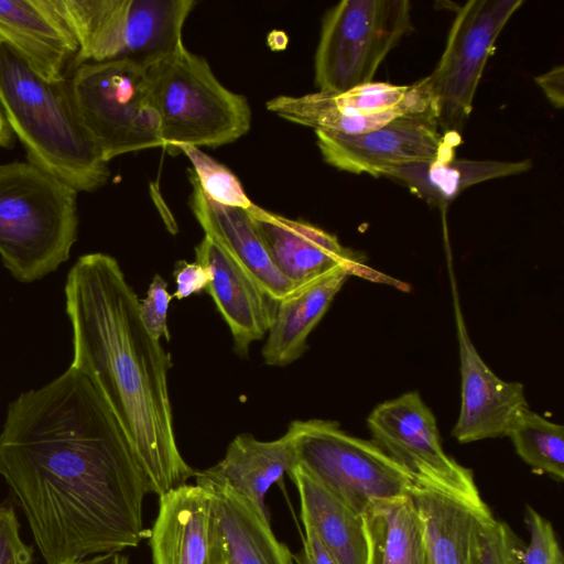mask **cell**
Here are the masks:
<instances>
[{
	"instance_id": "6da1fadb",
	"label": "cell",
	"mask_w": 564,
	"mask_h": 564,
	"mask_svg": "<svg viewBox=\"0 0 564 564\" xmlns=\"http://www.w3.org/2000/svg\"><path fill=\"white\" fill-rule=\"evenodd\" d=\"M0 476L46 564L122 552L149 535L145 474L101 394L72 365L9 403Z\"/></svg>"
},
{
	"instance_id": "7a4b0ae2",
	"label": "cell",
	"mask_w": 564,
	"mask_h": 564,
	"mask_svg": "<svg viewBox=\"0 0 564 564\" xmlns=\"http://www.w3.org/2000/svg\"><path fill=\"white\" fill-rule=\"evenodd\" d=\"M65 308L72 366L101 394L158 497L187 484L195 470L177 447L167 389L170 354L144 327L140 300L118 261L93 252L67 273Z\"/></svg>"
},
{
	"instance_id": "3957f363",
	"label": "cell",
	"mask_w": 564,
	"mask_h": 564,
	"mask_svg": "<svg viewBox=\"0 0 564 564\" xmlns=\"http://www.w3.org/2000/svg\"><path fill=\"white\" fill-rule=\"evenodd\" d=\"M0 105L29 162L77 192H94L107 183L108 162L83 127L67 80H45L2 42Z\"/></svg>"
},
{
	"instance_id": "277c9868",
	"label": "cell",
	"mask_w": 564,
	"mask_h": 564,
	"mask_svg": "<svg viewBox=\"0 0 564 564\" xmlns=\"http://www.w3.org/2000/svg\"><path fill=\"white\" fill-rule=\"evenodd\" d=\"M77 191L31 162L0 164V257L18 281L34 282L69 258Z\"/></svg>"
},
{
	"instance_id": "5b68a950",
	"label": "cell",
	"mask_w": 564,
	"mask_h": 564,
	"mask_svg": "<svg viewBox=\"0 0 564 564\" xmlns=\"http://www.w3.org/2000/svg\"><path fill=\"white\" fill-rule=\"evenodd\" d=\"M160 118L162 147H220L251 127L247 98L226 88L208 62L182 43L174 52L144 65Z\"/></svg>"
},
{
	"instance_id": "8992f818",
	"label": "cell",
	"mask_w": 564,
	"mask_h": 564,
	"mask_svg": "<svg viewBox=\"0 0 564 564\" xmlns=\"http://www.w3.org/2000/svg\"><path fill=\"white\" fill-rule=\"evenodd\" d=\"M67 83L79 120L106 162L162 147L144 65L129 58L84 63Z\"/></svg>"
},
{
	"instance_id": "52a82bcc",
	"label": "cell",
	"mask_w": 564,
	"mask_h": 564,
	"mask_svg": "<svg viewBox=\"0 0 564 564\" xmlns=\"http://www.w3.org/2000/svg\"><path fill=\"white\" fill-rule=\"evenodd\" d=\"M296 465L362 514L376 501L410 495L413 476L373 441L343 431L337 422L293 421Z\"/></svg>"
},
{
	"instance_id": "ba28073f",
	"label": "cell",
	"mask_w": 564,
	"mask_h": 564,
	"mask_svg": "<svg viewBox=\"0 0 564 564\" xmlns=\"http://www.w3.org/2000/svg\"><path fill=\"white\" fill-rule=\"evenodd\" d=\"M413 31L408 0H343L324 15L314 58L318 91L344 93L372 82Z\"/></svg>"
},
{
	"instance_id": "9c48e42d",
	"label": "cell",
	"mask_w": 564,
	"mask_h": 564,
	"mask_svg": "<svg viewBox=\"0 0 564 564\" xmlns=\"http://www.w3.org/2000/svg\"><path fill=\"white\" fill-rule=\"evenodd\" d=\"M522 4L523 0H470L457 10L436 67L422 78L444 134L463 131L496 40Z\"/></svg>"
},
{
	"instance_id": "30bf717a",
	"label": "cell",
	"mask_w": 564,
	"mask_h": 564,
	"mask_svg": "<svg viewBox=\"0 0 564 564\" xmlns=\"http://www.w3.org/2000/svg\"><path fill=\"white\" fill-rule=\"evenodd\" d=\"M372 441L417 482L434 486L475 506H485L474 475L448 456L436 420L416 391L378 404L367 419Z\"/></svg>"
},
{
	"instance_id": "8fae6325",
	"label": "cell",
	"mask_w": 564,
	"mask_h": 564,
	"mask_svg": "<svg viewBox=\"0 0 564 564\" xmlns=\"http://www.w3.org/2000/svg\"><path fill=\"white\" fill-rule=\"evenodd\" d=\"M267 109L315 132L346 135L375 130L402 115L432 112L421 79L406 86L371 82L344 93L276 96Z\"/></svg>"
},
{
	"instance_id": "7c38bea8",
	"label": "cell",
	"mask_w": 564,
	"mask_h": 564,
	"mask_svg": "<svg viewBox=\"0 0 564 564\" xmlns=\"http://www.w3.org/2000/svg\"><path fill=\"white\" fill-rule=\"evenodd\" d=\"M325 162L349 173L380 177L390 166L452 156L453 140L444 134L432 112L408 113L359 134L316 131Z\"/></svg>"
},
{
	"instance_id": "4fadbf2b",
	"label": "cell",
	"mask_w": 564,
	"mask_h": 564,
	"mask_svg": "<svg viewBox=\"0 0 564 564\" xmlns=\"http://www.w3.org/2000/svg\"><path fill=\"white\" fill-rule=\"evenodd\" d=\"M153 564H226V541L210 491L185 484L159 497L156 519L149 531Z\"/></svg>"
},
{
	"instance_id": "5bb4252c",
	"label": "cell",
	"mask_w": 564,
	"mask_h": 564,
	"mask_svg": "<svg viewBox=\"0 0 564 564\" xmlns=\"http://www.w3.org/2000/svg\"><path fill=\"white\" fill-rule=\"evenodd\" d=\"M248 213L272 262L296 286L340 267L370 280L399 284L360 263L336 236L312 224L274 214L256 204Z\"/></svg>"
},
{
	"instance_id": "9a60e30c",
	"label": "cell",
	"mask_w": 564,
	"mask_h": 564,
	"mask_svg": "<svg viewBox=\"0 0 564 564\" xmlns=\"http://www.w3.org/2000/svg\"><path fill=\"white\" fill-rule=\"evenodd\" d=\"M454 308L462 405L452 434L459 443L507 436L518 414L528 408L523 386L501 380L484 362L471 343L455 291Z\"/></svg>"
},
{
	"instance_id": "2e32d148",
	"label": "cell",
	"mask_w": 564,
	"mask_h": 564,
	"mask_svg": "<svg viewBox=\"0 0 564 564\" xmlns=\"http://www.w3.org/2000/svg\"><path fill=\"white\" fill-rule=\"evenodd\" d=\"M196 262L209 271L210 281L205 290L228 324L236 351L246 357L250 344L269 330L276 301L207 235L196 247Z\"/></svg>"
},
{
	"instance_id": "e0dca14e",
	"label": "cell",
	"mask_w": 564,
	"mask_h": 564,
	"mask_svg": "<svg viewBox=\"0 0 564 564\" xmlns=\"http://www.w3.org/2000/svg\"><path fill=\"white\" fill-rule=\"evenodd\" d=\"M0 42L51 83L66 79L78 53L76 37L54 0H0Z\"/></svg>"
},
{
	"instance_id": "ac0fdd59",
	"label": "cell",
	"mask_w": 564,
	"mask_h": 564,
	"mask_svg": "<svg viewBox=\"0 0 564 564\" xmlns=\"http://www.w3.org/2000/svg\"><path fill=\"white\" fill-rule=\"evenodd\" d=\"M189 206L205 235L212 237L236 259L274 301L285 297L297 286L272 262L248 209L220 205L202 191L194 172Z\"/></svg>"
},
{
	"instance_id": "d6986e66",
	"label": "cell",
	"mask_w": 564,
	"mask_h": 564,
	"mask_svg": "<svg viewBox=\"0 0 564 564\" xmlns=\"http://www.w3.org/2000/svg\"><path fill=\"white\" fill-rule=\"evenodd\" d=\"M295 466L294 440L288 429L283 436L270 442L258 441L248 434L238 435L218 464L197 474L227 484L269 517L264 502L267 494Z\"/></svg>"
},
{
	"instance_id": "ffe728a7",
	"label": "cell",
	"mask_w": 564,
	"mask_h": 564,
	"mask_svg": "<svg viewBox=\"0 0 564 564\" xmlns=\"http://www.w3.org/2000/svg\"><path fill=\"white\" fill-rule=\"evenodd\" d=\"M350 274L357 272L346 267L334 269L276 301L269 337L262 349L267 365L286 366L304 352L307 336Z\"/></svg>"
},
{
	"instance_id": "44dd1931",
	"label": "cell",
	"mask_w": 564,
	"mask_h": 564,
	"mask_svg": "<svg viewBox=\"0 0 564 564\" xmlns=\"http://www.w3.org/2000/svg\"><path fill=\"white\" fill-rule=\"evenodd\" d=\"M194 477L196 484L210 491L230 564H293V554L274 535L270 517L227 484L202 477L197 471Z\"/></svg>"
},
{
	"instance_id": "7402d4cb",
	"label": "cell",
	"mask_w": 564,
	"mask_h": 564,
	"mask_svg": "<svg viewBox=\"0 0 564 564\" xmlns=\"http://www.w3.org/2000/svg\"><path fill=\"white\" fill-rule=\"evenodd\" d=\"M532 169L530 159L520 161L469 160L444 156L384 169L380 176L406 186L429 205H449L465 189L485 181L518 175Z\"/></svg>"
},
{
	"instance_id": "603a6c76",
	"label": "cell",
	"mask_w": 564,
	"mask_h": 564,
	"mask_svg": "<svg viewBox=\"0 0 564 564\" xmlns=\"http://www.w3.org/2000/svg\"><path fill=\"white\" fill-rule=\"evenodd\" d=\"M300 497L301 519L338 564H366L367 541L361 514L296 465L290 473Z\"/></svg>"
},
{
	"instance_id": "cb8c5ba5",
	"label": "cell",
	"mask_w": 564,
	"mask_h": 564,
	"mask_svg": "<svg viewBox=\"0 0 564 564\" xmlns=\"http://www.w3.org/2000/svg\"><path fill=\"white\" fill-rule=\"evenodd\" d=\"M421 518L431 564H470V545L482 514L490 511L434 486L415 481L410 490Z\"/></svg>"
},
{
	"instance_id": "d4e9b609",
	"label": "cell",
	"mask_w": 564,
	"mask_h": 564,
	"mask_svg": "<svg viewBox=\"0 0 564 564\" xmlns=\"http://www.w3.org/2000/svg\"><path fill=\"white\" fill-rule=\"evenodd\" d=\"M361 517L366 564H431L423 524L410 495L376 501Z\"/></svg>"
},
{
	"instance_id": "484cf974",
	"label": "cell",
	"mask_w": 564,
	"mask_h": 564,
	"mask_svg": "<svg viewBox=\"0 0 564 564\" xmlns=\"http://www.w3.org/2000/svg\"><path fill=\"white\" fill-rule=\"evenodd\" d=\"M193 0H128L121 58L142 65L174 52Z\"/></svg>"
},
{
	"instance_id": "4316f807",
	"label": "cell",
	"mask_w": 564,
	"mask_h": 564,
	"mask_svg": "<svg viewBox=\"0 0 564 564\" xmlns=\"http://www.w3.org/2000/svg\"><path fill=\"white\" fill-rule=\"evenodd\" d=\"M517 454L536 473L564 479V427L524 408L508 435Z\"/></svg>"
},
{
	"instance_id": "83f0119b",
	"label": "cell",
	"mask_w": 564,
	"mask_h": 564,
	"mask_svg": "<svg viewBox=\"0 0 564 564\" xmlns=\"http://www.w3.org/2000/svg\"><path fill=\"white\" fill-rule=\"evenodd\" d=\"M192 162L193 172L203 193L213 202L248 209L253 204L237 176L225 165L196 147L180 149Z\"/></svg>"
},
{
	"instance_id": "f1b7e54d",
	"label": "cell",
	"mask_w": 564,
	"mask_h": 564,
	"mask_svg": "<svg viewBox=\"0 0 564 564\" xmlns=\"http://www.w3.org/2000/svg\"><path fill=\"white\" fill-rule=\"evenodd\" d=\"M523 544L503 521L491 511L482 514L470 545V564H522Z\"/></svg>"
},
{
	"instance_id": "f546056e",
	"label": "cell",
	"mask_w": 564,
	"mask_h": 564,
	"mask_svg": "<svg viewBox=\"0 0 564 564\" xmlns=\"http://www.w3.org/2000/svg\"><path fill=\"white\" fill-rule=\"evenodd\" d=\"M524 522L530 541L523 547L522 564H564L552 523L531 506L525 507Z\"/></svg>"
},
{
	"instance_id": "4dcf8cb0",
	"label": "cell",
	"mask_w": 564,
	"mask_h": 564,
	"mask_svg": "<svg viewBox=\"0 0 564 564\" xmlns=\"http://www.w3.org/2000/svg\"><path fill=\"white\" fill-rule=\"evenodd\" d=\"M166 286L167 283L159 274H155L149 285L147 296L139 303L142 323L149 334L158 340L161 337L170 340L166 315L173 295L167 292Z\"/></svg>"
},
{
	"instance_id": "1f68e13d",
	"label": "cell",
	"mask_w": 564,
	"mask_h": 564,
	"mask_svg": "<svg viewBox=\"0 0 564 564\" xmlns=\"http://www.w3.org/2000/svg\"><path fill=\"white\" fill-rule=\"evenodd\" d=\"M20 522L12 506H0V564H31L33 547L20 534Z\"/></svg>"
},
{
	"instance_id": "d6a6232c",
	"label": "cell",
	"mask_w": 564,
	"mask_h": 564,
	"mask_svg": "<svg viewBox=\"0 0 564 564\" xmlns=\"http://www.w3.org/2000/svg\"><path fill=\"white\" fill-rule=\"evenodd\" d=\"M174 276L176 291L173 296L181 300L206 289L210 281L209 271L198 262L180 261Z\"/></svg>"
},
{
	"instance_id": "836d02e7",
	"label": "cell",
	"mask_w": 564,
	"mask_h": 564,
	"mask_svg": "<svg viewBox=\"0 0 564 564\" xmlns=\"http://www.w3.org/2000/svg\"><path fill=\"white\" fill-rule=\"evenodd\" d=\"M296 564H338L329 554L316 534L305 529V538L301 551L293 556Z\"/></svg>"
},
{
	"instance_id": "e575fe53",
	"label": "cell",
	"mask_w": 564,
	"mask_h": 564,
	"mask_svg": "<svg viewBox=\"0 0 564 564\" xmlns=\"http://www.w3.org/2000/svg\"><path fill=\"white\" fill-rule=\"evenodd\" d=\"M535 83L544 93L553 107L561 109L564 106V67L558 65L549 72L535 77Z\"/></svg>"
},
{
	"instance_id": "d590c367",
	"label": "cell",
	"mask_w": 564,
	"mask_h": 564,
	"mask_svg": "<svg viewBox=\"0 0 564 564\" xmlns=\"http://www.w3.org/2000/svg\"><path fill=\"white\" fill-rule=\"evenodd\" d=\"M69 564H129V557L122 552L97 554Z\"/></svg>"
},
{
	"instance_id": "8d00e7d4",
	"label": "cell",
	"mask_w": 564,
	"mask_h": 564,
	"mask_svg": "<svg viewBox=\"0 0 564 564\" xmlns=\"http://www.w3.org/2000/svg\"><path fill=\"white\" fill-rule=\"evenodd\" d=\"M13 143V132L9 127V123L0 110V147L9 148Z\"/></svg>"
},
{
	"instance_id": "74e56055",
	"label": "cell",
	"mask_w": 564,
	"mask_h": 564,
	"mask_svg": "<svg viewBox=\"0 0 564 564\" xmlns=\"http://www.w3.org/2000/svg\"><path fill=\"white\" fill-rule=\"evenodd\" d=\"M226 564H230L229 561Z\"/></svg>"
}]
</instances>
